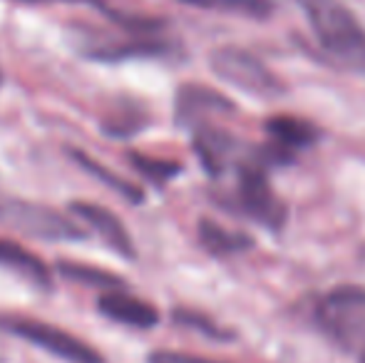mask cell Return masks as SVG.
Returning a JSON list of instances; mask_svg holds the SVG:
<instances>
[{
    "label": "cell",
    "instance_id": "cell-1",
    "mask_svg": "<svg viewBox=\"0 0 365 363\" xmlns=\"http://www.w3.org/2000/svg\"><path fill=\"white\" fill-rule=\"evenodd\" d=\"M333 65L365 75V28L341 0H296Z\"/></svg>",
    "mask_w": 365,
    "mask_h": 363
},
{
    "label": "cell",
    "instance_id": "cell-2",
    "mask_svg": "<svg viewBox=\"0 0 365 363\" xmlns=\"http://www.w3.org/2000/svg\"><path fill=\"white\" fill-rule=\"evenodd\" d=\"M316 326L346 354L365 363V289L338 286L321 296L313 309Z\"/></svg>",
    "mask_w": 365,
    "mask_h": 363
},
{
    "label": "cell",
    "instance_id": "cell-3",
    "mask_svg": "<svg viewBox=\"0 0 365 363\" xmlns=\"http://www.w3.org/2000/svg\"><path fill=\"white\" fill-rule=\"evenodd\" d=\"M236 172H239V182H236L239 209L261 227L271 229V232H281L289 209L276 197L274 187L266 177V162L261 157H244L236 165Z\"/></svg>",
    "mask_w": 365,
    "mask_h": 363
},
{
    "label": "cell",
    "instance_id": "cell-4",
    "mask_svg": "<svg viewBox=\"0 0 365 363\" xmlns=\"http://www.w3.org/2000/svg\"><path fill=\"white\" fill-rule=\"evenodd\" d=\"M209 65L221 80L249 92V95H256L259 100H274L286 92V85L281 83L274 70L266 68L254 53L236 48V45L217 48L209 58Z\"/></svg>",
    "mask_w": 365,
    "mask_h": 363
},
{
    "label": "cell",
    "instance_id": "cell-5",
    "mask_svg": "<svg viewBox=\"0 0 365 363\" xmlns=\"http://www.w3.org/2000/svg\"><path fill=\"white\" fill-rule=\"evenodd\" d=\"M0 329L8 334L18 336V339L28 341V344L38 346V349L48 351V354L58 356L70 363H105L100 351H95L90 344L82 339L68 334V331L58 329L45 321L25 319V316H15V319H0Z\"/></svg>",
    "mask_w": 365,
    "mask_h": 363
},
{
    "label": "cell",
    "instance_id": "cell-6",
    "mask_svg": "<svg viewBox=\"0 0 365 363\" xmlns=\"http://www.w3.org/2000/svg\"><path fill=\"white\" fill-rule=\"evenodd\" d=\"M0 222L8 224L10 229L28 237L38 239H53V242H75L85 239V232L65 214L45 207V204L33 202H18L8 199L0 204Z\"/></svg>",
    "mask_w": 365,
    "mask_h": 363
},
{
    "label": "cell",
    "instance_id": "cell-7",
    "mask_svg": "<svg viewBox=\"0 0 365 363\" xmlns=\"http://www.w3.org/2000/svg\"><path fill=\"white\" fill-rule=\"evenodd\" d=\"M264 130L271 140V147L264 152V157H261L266 165H269V162H291L296 152L316 145L318 137H321V132L308 120L291 117V115L269 117Z\"/></svg>",
    "mask_w": 365,
    "mask_h": 363
},
{
    "label": "cell",
    "instance_id": "cell-8",
    "mask_svg": "<svg viewBox=\"0 0 365 363\" xmlns=\"http://www.w3.org/2000/svg\"><path fill=\"white\" fill-rule=\"evenodd\" d=\"M73 214L80 222H85L92 232L100 234V239L107 244L110 249H115L117 254H122L125 259H135V244H132V237L127 232V227L115 217V212H110L107 207H100V204L92 202H73L70 204Z\"/></svg>",
    "mask_w": 365,
    "mask_h": 363
},
{
    "label": "cell",
    "instance_id": "cell-9",
    "mask_svg": "<svg viewBox=\"0 0 365 363\" xmlns=\"http://www.w3.org/2000/svg\"><path fill=\"white\" fill-rule=\"evenodd\" d=\"M97 309L102 316L122 326H132V329H154L159 324V311L149 301L132 296L127 291H107L100 296Z\"/></svg>",
    "mask_w": 365,
    "mask_h": 363
},
{
    "label": "cell",
    "instance_id": "cell-10",
    "mask_svg": "<svg viewBox=\"0 0 365 363\" xmlns=\"http://www.w3.org/2000/svg\"><path fill=\"white\" fill-rule=\"evenodd\" d=\"M194 150H197L204 170H207L209 175L219 177L221 172L234 162L236 152H239V145H236V140L229 132L219 130V127H212V125H204L194 132Z\"/></svg>",
    "mask_w": 365,
    "mask_h": 363
},
{
    "label": "cell",
    "instance_id": "cell-11",
    "mask_svg": "<svg viewBox=\"0 0 365 363\" xmlns=\"http://www.w3.org/2000/svg\"><path fill=\"white\" fill-rule=\"evenodd\" d=\"M234 102H229L219 92L202 88V85H187L177 95V120L182 125L197 122L207 112H231Z\"/></svg>",
    "mask_w": 365,
    "mask_h": 363
},
{
    "label": "cell",
    "instance_id": "cell-12",
    "mask_svg": "<svg viewBox=\"0 0 365 363\" xmlns=\"http://www.w3.org/2000/svg\"><path fill=\"white\" fill-rule=\"evenodd\" d=\"M199 242L214 257H231V254L246 252L254 247L251 237L241 232H231V229L221 227L214 219H202L199 222Z\"/></svg>",
    "mask_w": 365,
    "mask_h": 363
},
{
    "label": "cell",
    "instance_id": "cell-13",
    "mask_svg": "<svg viewBox=\"0 0 365 363\" xmlns=\"http://www.w3.org/2000/svg\"><path fill=\"white\" fill-rule=\"evenodd\" d=\"M0 264L13 269V272H18L20 276H25V279L33 281V284L40 286V289H48L50 286L48 267H45L35 254H30L28 249L18 247V244L0 239Z\"/></svg>",
    "mask_w": 365,
    "mask_h": 363
},
{
    "label": "cell",
    "instance_id": "cell-14",
    "mask_svg": "<svg viewBox=\"0 0 365 363\" xmlns=\"http://www.w3.org/2000/svg\"><path fill=\"white\" fill-rule=\"evenodd\" d=\"M177 3L199 10H214V13L241 15V18L251 20H266L274 13L271 0H177Z\"/></svg>",
    "mask_w": 365,
    "mask_h": 363
},
{
    "label": "cell",
    "instance_id": "cell-15",
    "mask_svg": "<svg viewBox=\"0 0 365 363\" xmlns=\"http://www.w3.org/2000/svg\"><path fill=\"white\" fill-rule=\"evenodd\" d=\"M60 274L70 281H80L87 286H97V289H107V291H120L125 289V281L120 276H115L112 272L105 269L90 267V264H77V262H63L60 264Z\"/></svg>",
    "mask_w": 365,
    "mask_h": 363
},
{
    "label": "cell",
    "instance_id": "cell-16",
    "mask_svg": "<svg viewBox=\"0 0 365 363\" xmlns=\"http://www.w3.org/2000/svg\"><path fill=\"white\" fill-rule=\"evenodd\" d=\"M70 155H73V160L77 162L80 167H85L90 175H95L100 182H105L110 189H115V192H120L125 199H130V202H142V189L135 187L132 182L122 180V177H117L115 172H110L107 167H102L100 162H95L90 155H85V152H77V150H70Z\"/></svg>",
    "mask_w": 365,
    "mask_h": 363
},
{
    "label": "cell",
    "instance_id": "cell-17",
    "mask_svg": "<svg viewBox=\"0 0 365 363\" xmlns=\"http://www.w3.org/2000/svg\"><path fill=\"white\" fill-rule=\"evenodd\" d=\"M130 160L147 180H152L157 184L174 180V177L182 172V165H179V162H172V160H159V157H147V155H132Z\"/></svg>",
    "mask_w": 365,
    "mask_h": 363
},
{
    "label": "cell",
    "instance_id": "cell-18",
    "mask_svg": "<svg viewBox=\"0 0 365 363\" xmlns=\"http://www.w3.org/2000/svg\"><path fill=\"white\" fill-rule=\"evenodd\" d=\"M174 321L182 326H187V329H194V331H202L204 336H209V339H217V341H229L231 334L226 329H221L219 324H214L209 316H202L197 314V311H187V309H177L174 311Z\"/></svg>",
    "mask_w": 365,
    "mask_h": 363
},
{
    "label": "cell",
    "instance_id": "cell-19",
    "mask_svg": "<svg viewBox=\"0 0 365 363\" xmlns=\"http://www.w3.org/2000/svg\"><path fill=\"white\" fill-rule=\"evenodd\" d=\"M147 363H221V361H212L194 354H182V351H154V354H149Z\"/></svg>",
    "mask_w": 365,
    "mask_h": 363
},
{
    "label": "cell",
    "instance_id": "cell-20",
    "mask_svg": "<svg viewBox=\"0 0 365 363\" xmlns=\"http://www.w3.org/2000/svg\"><path fill=\"white\" fill-rule=\"evenodd\" d=\"M23 3H87V5H97V8H105L102 0H23Z\"/></svg>",
    "mask_w": 365,
    "mask_h": 363
}]
</instances>
